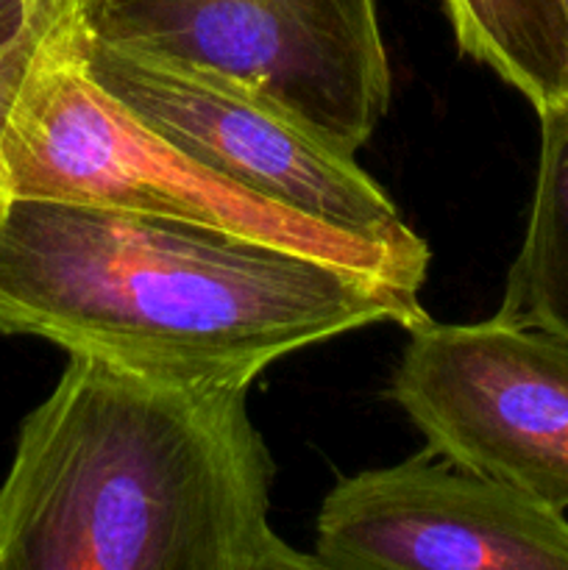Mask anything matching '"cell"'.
Wrapping results in <instances>:
<instances>
[{"label": "cell", "mask_w": 568, "mask_h": 570, "mask_svg": "<svg viewBox=\"0 0 568 570\" xmlns=\"http://www.w3.org/2000/svg\"><path fill=\"white\" fill-rule=\"evenodd\" d=\"M312 557L323 570H568V521L427 449L334 484Z\"/></svg>", "instance_id": "obj_7"}, {"label": "cell", "mask_w": 568, "mask_h": 570, "mask_svg": "<svg viewBox=\"0 0 568 570\" xmlns=\"http://www.w3.org/2000/svg\"><path fill=\"white\" fill-rule=\"evenodd\" d=\"M106 42L256 89L356 154L390 106L376 0H89Z\"/></svg>", "instance_id": "obj_5"}, {"label": "cell", "mask_w": 568, "mask_h": 570, "mask_svg": "<svg viewBox=\"0 0 568 570\" xmlns=\"http://www.w3.org/2000/svg\"><path fill=\"white\" fill-rule=\"evenodd\" d=\"M540 117V161L521 250L496 315L568 337V104Z\"/></svg>", "instance_id": "obj_8"}, {"label": "cell", "mask_w": 568, "mask_h": 570, "mask_svg": "<svg viewBox=\"0 0 568 570\" xmlns=\"http://www.w3.org/2000/svg\"><path fill=\"white\" fill-rule=\"evenodd\" d=\"M89 11V9H87ZM100 89L189 156L321 226L393 250L427 271L429 245L382 187L323 134L256 89L217 72L81 33Z\"/></svg>", "instance_id": "obj_4"}, {"label": "cell", "mask_w": 568, "mask_h": 570, "mask_svg": "<svg viewBox=\"0 0 568 570\" xmlns=\"http://www.w3.org/2000/svg\"><path fill=\"white\" fill-rule=\"evenodd\" d=\"M390 399L427 449L568 510V337L505 321L410 328Z\"/></svg>", "instance_id": "obj_6"}, {"label": "cell", "mask_w": 568, "mask_h": 570, "mask_svg": "<svg viewBox=\"0 0 568 570\" xmlns=\"http://www.w3.org/2000/svg\"><path fill=\"white\" fill-rule=\"evenodd\" d=\"M248 387L70 354L0 484V570H315L271 527Z\"/></svg>", "instance_id": "obj_2"}, {"label": "cell", "mask_w": 568, "mask_h": 570, "mask_svg": "<svg viewBox=\"0 0 568 570\" xmlns=\"http://www.w3.org/2000/svg\"><path fill=\"white\" fill-rule=\"evenodd\" d=\"M87 9L89 0H81L61 17L17 100L3 142L9 198L76 200L200 223L421 293L427 271L262 198L123 109L84 70Z\"/></svg>", "instance_id": "obj_3"}, {"label": "cell", "mask_w": 568, "mask_h": 570, "mask_svg": "<svg viewBox=\"0 0 568 570\" xmlns=\"http://www.w3.org/2000/svg\"><path fill=\"white\" fill-rule=\"evenodd\" d=\"M427 317L418 293L200 223L53 198L0 212V332L145 376L251 387L323 340Z\"/></svg>", "instance_id": "obj_1"}, {"label": "cell", "mask_w": 568, "mask_h": 570, "mask_svg": "<svg viewBox=\"0 0 568 570\" xmlns=\"http://www.w3.org/2000/svg\"><path fill=\"white\" fill-rule=\"evenodd\" d=\"M460 50L488 65L538 115L566 98L568 20L560 0H445Z\"/></svg>", "instance_id": "obj_9"}, {"label": "cell", "mask_w": 568, "mask_h": 570, "mask_svg": "<svg viewBox=\"0 0 568 570\" xmlns=\"http://www.w3.org/2000/svg\"><path fill=\"white\" fill-rule=\"evenodd\" d=\"M81 0H0V212L6 200L3 142L22 87L61 17Z\"/></svg>", "instance_id": "obj_10"}, {"label": "cell", "mask_w": 568, "mask_h": 570, "mask_svg": "<svg viewBox=\"0 0 568 570\" xmlns=\"http://www.w3.org/2000/svg\"><path fill=\"white\" fill-rule=\"evenodd\" d=\"M560 3H562V11H566V20H568V0H560ZM560 104H568V89H566V98H562ZM555 106H557V104H555Z\"/></svg>", "instance_id": "obj_11"}]
</instances>
